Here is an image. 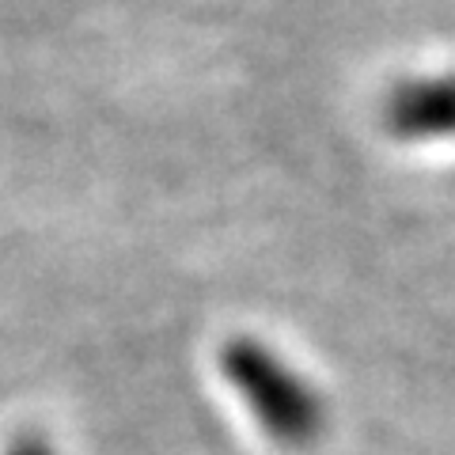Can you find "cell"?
Segmentation results:
<instances>
[{
  "instance_id": "cell-1",
  "label": "cell",
  "mask_w": 455,
  "mask_h": 455,
  "mask_svg": "<svg viewBox=\"0 0 455 455\" xmlns=\"http://www.w3.org/2000/svg\"><path fill=\"white\" fill-rule=\"evenodd\" d=\"M220 372L247 403L254 421L262 425V433L274 436L277 444L304 448L311 440H319L326 425L323 398L262 341L251 338L228 341L220 349Z\"/></svg>"
},
{
  "instance_id": "cell-3",
  "label": "cell",
  "mask_w": 455,
  "mask_h": 455,
  "mask_svg": "<svg viewBox=\"0 0 455 455\" xmlns=\"http://www.w3.org/2000/svg\"><path fill=\"white\" fill-rule=\"evenodd\" d=\"M8 455H53V448L46 444V440H38V436H20L16 444L8 448Z\"/></svg>"
},
{
  "instance_id": "cell-2",
  "label": "cell",
  "mask_w": 455,
  "mask_h": 455,
  "mask_svg": "<svg viewBox=\"0 0 455 455\" xmlns=\"http://www.w3.org/2000/svg\"><path fill=\"white\" fill-rule=\"evenodd\" d=\"M383 122L398 140H451L455 73L403 80L383 103Z\"/></svg>"
}]
</instances>
